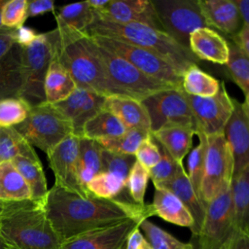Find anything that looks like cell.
<instances>
[{
  "instance_id": "cell-35",
  "label": "cell",
  "mask_w": 249,
  "mask_h": 249,
  "mask_svg": "<svg viewBox=\"0 0 249 249\" xmlns=\"http://www.w3.org/2000/svg\"><path fill=\"white\" fill-rule=\"evenodd\" d=\"M55 18L56 21L87 34L89 26L93 21L94 12L88 1L78 2L59 7Z\"/></svg>"
},
{
  "instance_id": "cell-27",
  "label": "cell",
  "mask_w": 249,
  "mask_h": 249,
  "mask_svg": "<svg viewBox=\"0 0 249 249\" xmlns=\"http://www.w3.org/2000/svg\"><path fill=\"white\" fill-rule=\"evenodd\" d=\"M231 189L235 231L249 235V168L232 177Z\"/></svg>"
},
{
  "instance_id": "cell-40",
  "label": "cell",
  "mask_w": 249,
  "mask_h": 249,
  "mask_svg": "<svg viewBox=\"0 0 249 249\" xmlns=\"http://www.w3.org/2000/svg\"><path fill=\"white\" fill-rule=\"evenodd\" d=\"M196 134L197 135L199 142L189 153L187 175L194 189L198 194L200 183L203 176V170H204L205 154H206V136L203 133L198 131H196Z\"/></svg>"
},
{
  "instance_id": "cell-10",
  "label": "cell",
  "mask_w": 249,
  "mask_h": 249,
  "mask_svg": "<svg viewBox=\"0 0 249 249\" xmlns=\"http://www.w3.org/2000/svg\"><path fill=\"white\" fill-rule=\"evenodd\" d=\"M152 2L162 30L186 49H189L192 32L198 28L209 27L197 0H153Z\"/></svg>"
},
{
  "instance_id": "cell-45",
  "label": "cell",
  "mask_w": 249,
  "mask_h": 249,
  "mask_svg": "<svg viewBox=\"0 0 249 249\" xmlns=\"http://www.w3.org/2000/svg\"><path fill=\"white\" fill-rule=\"evenodd\" d=\"M134 157L136 161L148 170L153 168L160 161L161 158L160 148L155 143L151 134L141 142Z\"/></svg>"
},
{
  "instance_id": "cell-29",
  "label": "cell",
  "mask_w": 249,
  "mask_h": 249,
  "mask_svg": "<svg viewBox=\"0 0 249 249\" xmlns=\"http://www.w3.org/2000/svg\"><path fill=\"white\" fill-rule=\"evenodd\" d=\"M102 150L103 148L97 141L80 137L78 174L80 183L86 191L89 182L101 172Z\"/></svg>"
},
{
  "instance_id": "cell-42",
  "label": "cell",
  "mask_w": 249,
  "mask_h": 249,
  "mask_svg": "<svg viewBox=\"0 0 249 249\" xmlns=\"http://www.w3.org/2000/svg\"><path fill=\"white\" fill-rule=\"evenodd\" d=\"M135 161L136 159L134 156L116 154L103 149L101 155V171L114 173L126 181L128 173Z\"/></svg>"
},
{
  "instance_id": "cell-25",
  "label": "cell",
  "mask_w": 249,
  "mask_h": 249,
  "mask_svg": "<svg viewBox=\"0 0 249 249\" xmlns=\"http://www.w3.org/2000/svg\"><path fill=\"white\" fill-rule=\"evenodd\" d=\"M196 132L192 127L166 126L151 135L178 164L183 165V160L191 151Z\"/></svg>"
},
{
  "instance_id": "cell-30",
  "label": "cell",
  "mask_w": 249,
  "mask_h": 249,
  "mask_svg": "<svg viewBox=\"0 0 249 249\" xmlns=\"http://www.w3.org/2000/svg\"><path fill=\"white\" fill-rule=\"evenodd\" d=\"M11 161L28 184L32 194V200L45 205L49 190L41 161L22 157H17Z\"/></svg>"
},
{
  "instance_id": "cell-23",
  "label": "cell",
  "mask_w": 249,
  "mask_h": 249,
  "mask_svg": "<svg viewBox=\"0 0 249 249\" xmlns=\"http://www.w3.org/2000/svg\"><path fill=\"white\" fill-rule=\"evenodd\" d=\"M154 214L160 217L164 221L189 228H194L195 221L184 203L170 191L160 187H155L153 202L151 203Z\"/></svg>"
},
{
  "instance_id": "cell-33",
  "label": "cell",
  "mask_w": 249,
  "mask_h": 249,
  "mask_svg": "<svg viewBox=\"0 0 249 249\" xmlns=\"http://www.w3.org/2000/svg\"><path fill=\"white\" fill-rule=\"evenodd\" d=\"M221 82L201 70L197 64L191 65L182 74V90L190 95L210 97L220 89Z\"/></svg>"
},
{
  "instance_id": "cell-19",
  "label": "cell",
  "mask_w": 249,
  "mask_h": 249,
  "mask_svg": "<svg viewBox=\"0 0 249 249\" xmlns=\"http://www.w3.org/2000/svg\"><path fill=\"white\" fill-rule=\"evenodd\" d=\"M197 4L210 28L231 39L241 29L243 21L233 0H197Z\"/></svg>"
},
{
  "instance_id": "cell-39",
  "label": "cell",
  "mask_w": 249,
  "mask_h": 249,
  "mask_svg": "<svg viewBox=\"0 0 249 249\" xmlns=\"http://www.w3.org/2000/svg\"><path fill=\"white\" fill-rule=\"evenodd\" d=\"M31 107L21 97H10L0 100V126L14 127L21 124L27 118Z\"/></svg>"
},
{
  "instance_id": "cell-14",
  "label": "cell",
  "mask_w": 249,
  "mask_h": 249,
  "mask_svg": "<svg viewBox=\"0 0 249 249\" xmlns=\"http://www.w3.org/2000/svg\"><path fill=\"white\" fill-rule=\"evenodd\" d=\"M235 232L231 186L206 204L205 217L197 237L225 244Z\"/></svg>"
},
{
  "instance_id": "cell-50",
  "label": "cell",
  "mask_w": 249,
  "mask_h": 249,
  "mask_svg": "<svg viewBox=\"0 0 249 249\" xmlns=\"http://www.w3.org/2000/svg\"><path fill=\"white\" fill-rule=\"evenodd\" d=\"M231 41L249 56V25L243 24L238 33L231 39Z\"/></svg>"
},
{
  "instance_id": "cell-46",
  "label": "cell",
  "mask_w": 249,
  "mask_h": 249,
  "mask_svg": "<svg viewBox=\"0 0 249 249\" xmlns=\"http://www.w3.org/2000/svg\"><path fill=\"white\" fill-rule=\"evenodd\" d=\"M124 249H152L150 243L137 226L127 236Z\"/></svg>"
},
{
  "instance_id": "cell-16",
  "label": "cell",
  "mask_w": 249,
  "mask_h": 249,
  "mask_svg": "<svg viewBox=\"0 0 249 249\" xmlns=\"http://www.w3.org/2000/svg\"><path fill=\"white\" fill-rule=\"evenodd\" d=\"M139 223L137 220L128 219L94 230L64 241L60 249H123L128 234Z\"/></svg>"
},
{
  "instance_id": "cell-8",
  "label": "cell",
  "mask_w": 249,
  "mask_h": 249,
  "mask_svg": "<svg viewBox=\"0 0 249 249\" xmlns=\"http://www.w3.org/2000/svg\"><path fill=\"white\" fill-rule=\"evenodd\" d=\"M232 177L233 158L224 133L206 136L204 170L198 192L204 204L230 187Z\"/></svg>"
},
{
  "instance_id": "cell-2",
  "label": "cell",
  "mask_w": 249,
  "mask_h": 249,
  "mask_svg": "<svg viewBox=\"0 0 249 249\" xmlns=\"http://www.w3.org/2000/svg\"><path fill=\"white\" fill-rule=\"evenodd\" d=\"M52 30L53 55L69 71L78 88L105 97L117 95L91 37L61 22Z\"/></svg>"
},
{
  "instance_id": "cell-49",
  "label": "cell",
  "mask_w": 249,
  "mask_h": 249,
  "mask_svg": "<svg viewBox=\"0 0 249 249\" xmlns=\"http://www.w3.org/2000/svg\"><path fill=\"white\" fill-rule=\"evenodd\" d=\"M14 29L7 27L0 28V59L11 50L15 45Z\"/></svg>"
},
{
  "instance_id": "cell-6",
  "label": "cell",
  "mask_w": 249,
  "mask_h": 249,
  "mask_svg": "<svg viewBox=\"0 0 249 249\" xmlns=\"http://www.w3.org/2000/svg\"><path fill=\"white\" fill-rule=\"evenodd\" d=\"M95 45L107 77L114 87L117 95L128 96L142 101L156 92L175 89L147 76L128 61L101 48L97 44Z\"/></svg>"
},
{
  "instance_id": "cell-12",
  "label": "cell",
  "mask_w": 249,
  "mask_h": 249,
  "mask_svg": "<svg viewBox=\"0 0 249 249\" xmlns=\"http://www.w3.org/2000/svg\"><path fill=\"white\" fill-rule=\"evenodd\" d=\"M186 97L195 118L196 131L205 136L224 133L233 112V98L229 95L224 82L213 96L199 97L186 93Z\"/></svg>"
},
{
  "instance_id": "cell-24",
  "label": "cell",
  "mask_w": 249,
  "mask_h": 249,
  "mask_svg": "<svg viewBox=\"0 0 249 249\" xmlns=\"http://www.w3.org/2000/svg\"><path fill=\"white\" fill-rule=\"evenodd\" d=\"M76 88L77 85L69 71L53 55L44 82L45 102L57 104L69 97Z\"/></svg>"
},
{
  "instance_id": "cell-22",
  "label": "cell",
  "mask_w": 249,
  "mask_h": 249,
  "mask_svg": "<svg viewBox=\"0 0 249 249\" xmlns=\"http://www.w3.org/2000/svg\"><path fill=\"white\" fill-rule=\"evenodd\" d=\"M104 109L114 114L127 129L137 128L151 132L149 115L141 101L128 96H108L105 98Z\"/></svg>"
},
{
  "instance_id": "cell-34",
  "label": "cell",
  "mask_w": 249,
  "mask_h": 249,
  "mask_svg": "<svg viewBox=\"0 0 249 249\" xmlns=\"http://www.w3.org/2000/svg\"><path fill=\"white\" fill-rule=\"evenodd\" d=\"M17 157L40 160L32 145L15 127L0 126V162Z\"/></svg>"
},
{
  "instance_id": "cell-53",
  "label": "cell",
  "mask_w": 249,
  "mask_h": 249,
  "mask_svg": "<svg viewBox=\"0 0 249 249\" xmlns=\"http://www.w3.org/2000/svg\"><path fill=\"white\" fill-rule=\"evenodd\" d=\"M197 240V248L196 249H227V244H221L214 241H210L201 237H195Z\"/></svg>"
},
{
  "instance_id": "cell-5",
  "label": "cell",
  "mask_w": 249,
  "mask_h": 249,
  "mask_svg": "<svg viewBox=\"0 0 249 249\" xmlns=\"http://www.w3.org/2000/svg\"><path fill=\"white\" fill-rule=\"evenodd\" d=\"M14 127L30 145L46 155L73 134L70 121L54 105L47 102L32 106L27 118Z\"/></svg>"
},
{
  "instance_id": "cell-13",
  "label": "cell",
  "mask_w": 249,
  "mask_h": 249,
  "mask_svg": "<svg viewBox=\"0 0 249 249\" xmlns=\"http://www.w3.org/2000/svg\"><path fill=\"white\" fill-rule=\"evenodd\" d=\"M79 143L80 137L71 134L55 146L47 157L54 175L55 185L82 196H89L79 180Z\"/></svg>"
},
{
  "instance_id": "cell-15",
  "label": "cell",
  "mask_w": 249,
  "mask_h": 249,
  "mask_svg": "<svg viewBox=\"0 0 249 249\" xmlns=\"http://www.w3.org/2000/svg\"><path fill=\"white\" fill-rule=\"evenodd\" d=\"M93 12L96 18L111 22L138 23L162 30L154 4L149 0H109L103 10Z\"/></svg>"
},
{
  "instance_id": "cell-18",
  "label": "cell",
  "mask_w": 249,
  "mask_h": 249,
  "mask_svg": "<svg viewBox=\"0 0 249 249\" xmlns=\"http://www.w3.org/2000/svg\"><path fill=\"white\" fill-rule=\"evenodd\" d=\"M233 158V176L249 168V120L241 103L233 99V112L224 129Z\"/></svg>"
},
{
  "instance_id": "cell-51",
  "label": "cell",
  "mask_w": 249,
  "mask_h": 249,
  "mask_svg": "<svg viewBox=\"0 0 249 249\" xmlns=\"http://www.w3.org/2000/svg\"><path fill=\"white\" fill-rule=\"evenodd\" d=\"M227 249H249V235L235 231L229 240Z\"/></svg>"
},
{
  "instance_id": "cell-36",
  "label": "cell",
  "mask_w": 249,
  "mask_h": 249,
  "mask_svg": "<svg viewBox=\"0 0 249 249\" xmlns=\"http://www.w3.org/2000/svg\"><path fill=\"white\" fill-rule=\"evenodd\" d=\"M151 134L150 131L129 128L124 134L97 141L104 150L121 154L134 156L141 142Z\"/></svg>"
},
{
  "instance_id": "cell-7",
  "label": "cell",
  "mask_w": 249,
  "mask_h": 249,
  "mask_svg": "<svg viewBox=\"0 0 249 249\" xmlns=\"http://www.w3.org/2000/svg\"><path fill=\"white\" fill-rule=\"evenodd\" d=\"M53 56L52 30L38 34L27 47H20L22 87L19 97L31 106L45 102L44 82Z\"/></svg>"
},
{
  "instance_id": "cell-37",
  "label": "cell",
  "mask_w": 249,
  "mask_h": 249,
  "mask_svg": "<svg viewBox=\"0 0 249 249\" xmlns=\"http://www.w3.org/2000/svg\"><path fill=\"white\" fill-rule=\"evenodd\" d=\"M139 229L143 231L152 249H195L193 243L180 241L168 231L149 221V219L141 221Z\"/></svg>"
},
{
  "instance_id": "cell-55",
  "label": "cell",
  "mask_w": 249,
  "mask_h": 249,
  "mask_svg": "<svg viewBox=\"0 0 249 249\" xmlns=\"http://www.w3.org/2000/svg\"><path fill=\"white\" fill-rule=\"evenodd\" d=\"M1 202H2V201H1ZM0 206H1V203H0ZM0 249H11V248L5 243V241L3 240L1 234H0Z\"/></svg>"
},
{
  "instance_id": "cell-57",
  "label": "cell",
  "mask_w": 249,
  "mask_h": 249,
  "mask_svg": "<svg viewBox=\"0 0 249 249\" xmlns=\"http://www.w3.org/2000/svg\"><path fill=\"white\" fill-rule=\"evenodd\" d=\"M0 203H1V201H0Z\"/></svg>"
},
{
  "instance_id": "cell-26",
  "label": "cell",
  "mask_w": 249,
  "mask_h": 249,
  "mask_svg": "<svg viewBox=\"0 0 249 249\" xmlns=\"http://www.w3.org/2000/svg\"><path fill=\"white\" fill-rule=\"evenodd\" d=\"M21 87L20 47L15 44L0 59V100L19 97Z\"/></svg>"
},
{
  "instance_id": "cell-38",
  "label": "cell",
  "mask_w": 249,
  "mask_h": 249,
  "mask_svg": "<svg viewBox=\"0 0 249 249\" xmlns=\"http://www.w3.org/2000/svg\"><path fill=\"white\" fill-rule=\"evenodd\" d=\"M230 56L226 64L232 81L244 94L249 92V56L246 55L231 40L229 42Z\"/></svg>"
},
{
  "instance_id": "cell-47",
  "label": "cell",
  "mask_w": 249,
  "mask_h": 249,
  "mask_svg": "<svg viewBox=\"0 0 249 249\" xmlns=\"http://www.w3.org/2000/svg\"><path fill=\"white\" fill-rule=\"evenodd\" d=\"M38 36V33L30 27L20 26L14 29V40L17 45L19 47L29 46Z\"/></svg>"
},
{
  "instance_id": "cell-43",
  "label": "cell",
  "mask_w": 249,
  "mask_h": 249,
  "mask_svg": "<svg viewBox=\"0 0 249 249\" xmlns=\"http://www.w3.org/2000/svg\"><path fill=\"white\" fill-rule=\"evenodd\" d=\"M27 0L6 1L1 14L2 25L10 29H16L22 26L27 18Z\"/></svg>"
},
{
  "instance_id": "cell-56",
  "label": "cell",
  "mask_w": 249,
  "mask_h": 249,
  "mask_svg": "<svg viewBox=\"0 0 249 249\" xmlns=\"http://www.w3.org/2000/svg\"><path fill=\"white\" fill-rule=\"evenodd\" d=\"M7 0H0V28L3 27L2 25V22H1V14H2V9H3V6L5 5Z\"/></svg>"
},
{
  "instance_id": "cell-54",
  "label": "cell",
  "mask_w": 249,
  "mask_h": 249,
  "mask_svg": "<svg viewBox=\"0 0 249 249\" xmlns=\"http://www.w3.org/2000/svg\"><path fill=\"white\" fill-rule=\"evenodd\" d=\"M241 107L246 118L249 120V92L245 94V99H244V102L241 103Z\"/></svg>"
},
{
  "instance_id": "cell-17",
  "label": "cell",
  "mask_w": 249,
  "mask_h": 249,
  "mask_svg": "<svg viewBox=\"0 0 249 249\" xmlns=\"http://www.w3.org/2000/svg\"><path fill=\"white\" fill-rule=\"evenodd\" d=\"M105 98L94 91L77 87L69 97L54 106L70 121L73 134L82 137L84 125L104 108Z\"/></svg>"
},
{
  "instance_id": "cell-32",
  "label": "cell",
  "mask_w": 249,
  "mask_h": 249,
  "mask_svg": "<svg viewBox=\"0 0 249 249\" xmlns=\"http://www.w3.org/2000/svg\"><path fill=\"white\" fill-rule=\"evenodd\" d=\"M87 191L89 195L98 198L132 201L124 196L126 181L111 172L101 171L96 174L87 185Z\"/></svg>"
},
{
  "instance_id": "cell-11",
  "label": "cell",
  "mask_w": 249,
  "mask_h": 249,
  "mask_svg": "<svg viewBox=\"0 0 249 249\" xmlns=\"http://www.w3.org/2000/svg\"><path fill=\"white\" fill-rule=\"evenodd\" d=\"M141 102L149 115L151 133L166 126H185L196 129L193 112L186 93L182 89H164L148 96Z\"/></svg>"
},
{
  "instance_id": "cell-41",
  "label": "cell",
  "mask_w": 249,
  "mask_h": 249,
  "mask_svg": "<svg viewBox=\"0 0 249 249\" xmlns=\"http://www.w3.org/2000/svg\"><path fill=\"white\" fill-rule=\"evenodd\" d=\"M150 179L149 170L135 161L126 179V191L130 199L137 204H145L144 197Z\"/></svg>"
},
{
  "instance_id": "cell-20",
  "label": "cell",
  "mask_w": 249,
  "mask_h": 249,
  "mask_svg": "<svg viewBox=\"0 0 249 249\" xmlns=\"http://www.w3.org/2000/svg\"><path fill=\"white\" fill-rule=\"evenodd\" d=\"M155 187H160L170 191L184 203L195 221V225L192 230L193 236L197 237L202 229L206 205L201 200L196 191L194 189L184 168V165H180L178 167L176 174L170 180Z\"/></svg>"
},
{
  "instance_id": "cell-3",
  "label": "cell",
  "mask_w": 249,
  "mask_h": 249,
  "mask_svg": "<svg viewBox=\"0 0 249 249\" xmlns=\"http://www.w3.org/2000/svg\"><path fill=\"white\" fill-rule=\"evenodd\" d=\"M0 234L11 249H60L63 243L44 205L32 199L1 202Z\"/></svg>"
},
{
  "instance_id": "cell-9",
  "label": "cell",
  "mask_w": 249,
  "mask_h": 249,
  "mask_svg": "<svg viewBox=\"0 0 249 249\" xmlns=\"http://www.w3.org/2000/svg\"><path fill=\"white\" fill-rule=\"evenodd\" d=\"M89 37L95 44L128 61L147 76L182 89V74L155 53L123 41L99 36Z\"/></svg>"
},
{
  "instance_id": "cell-48",
  "label": "cell",
  "mask_w": 249,
  "mask_h": 249,
  "mask_svg": "<svg viewBox=\"0 0 249 249\" xmlns=\"http://www.w3.org/2000/svg\"><path fill=\"white\" fill-rule=\"evenodd\" d=\"M54 11V3L51 0H34L28 1L27 18L37 17L48 12Z\"/></svg>"
},
{
  "instance_id": "cell-21",
  "label": "cell",
  "mask_w": 249,
  "mask_h": 249,
  "mask_svg": "<svg viewBox=\"0 0 249 249\" xmlns=\"http://www.w3.org/2000/svg\"><path fill=\"white\" fill-rule=\"evenodd\" d=\"M189 49L198 60L226 65L229 61V42L216 30L209 27L196 29L189 38Z\"/></svg>"
},
{
  "instance_id": "cell-31",
  "label": "cell",
  "mask_w": 249,
  "mask_h": 249,
  "mask_svg": "<svg viewBox=\"0 0 249 249\" xmlns=\"http://www.w3.org/2000/svg\"><path fill=\"white\" fill-rule=\"evenodd\" d=\"M126 130L127 128L114 114L103 108L86 123L82 137L99 141L120 136Z\"/></svg>"
},
{
  "instance_id": "cell-58",
  "label": "cell",
  "mask_w": 249,
  "mask_h": 249,
  "mask_svg": "<svg viewBox=\"0 0 249 249\" xmlns=\"http://www.w3.org/2000/svg\"><path fill=\"white\" fill-rule=\"evenodd\" d=\"M123 249H124V248H123Z\"/></svg>"
},
{
  "instance_id": "cell-4",
  "label": "cell",
  "mask_w": 249,
  "mask_h": 249,
  "mask_svg": "<svg viewBox=\"0 0 249 249\" xmlns=\"http://www.w3.org/2000/svg\"><path fill=\"white\" fill-rule=\"evenodd\" d=\"M87 34L111 38L145 49L168 62L180 74L199 61L189 49L178 44L167 33L144 24H119L100 19L94 15Z\"/></svg>"
},
{
  "instance_id": "cell-52",
  "label": "cell",
  "mask_w": 249,
  "mask_h": 249,
  "mask_svg": "<svg viewBox=\"0 0 249 249\" xmlns=\"http://www.w3.org/2000/svg\"><path fill=\"white\" fill-rule=\"evenodd\" d=\"M233 1L239 11L243 24L249 25V0H233Z\"/></svg>"
},
{
  "instance_id": "cell-44",
  "label": "cell",
  "mask_w": 249,
  "mask_h": 249,
  "mask_svg": "<svg viewBox=\"0 0 249 249\" xmlns=\"http://www.w3.org/2000/svg\"><path fill=\"white\" fill-rule=\"evenodd\" d=\"M161 158L160 161L149 170L150 178L153 181L154 186L160 185L170 180L177 172L178 167L181 164H178L170 156L169 154L160 147Z\"/></svg>"
},
{
  "instance_id": "cell-1",
  "label": "cell",
  "mask_w": 249,
  "mask_h": 249,
  "mask_svg": "<svg viewBox=\"0 0 249 249\" xmlns=\"http://www.w3.org/2000/svg\"><path fill=\"white\" fill-rule=\"evenodd\" d=\"M44 207L62 242L128 219L141 222L155 216L152 204L82 196L55 184L49 190Z\"/></svg>"
},
{
  "instance_id": "cell-28",
  "label": "cell",
  "mask_w": 249,
  "mask_h": 249,
  "mask_svg": "<svg viewBox=\"0 0 249 249\" xmlns=\"http://www.w3.org/2000/svg\"><path fill=\"white\" fill-rule=\"evenodd\" d=\"M32 199L30 188L11 160L0 162V201Z\"/></svg>"
}]
</instances>
